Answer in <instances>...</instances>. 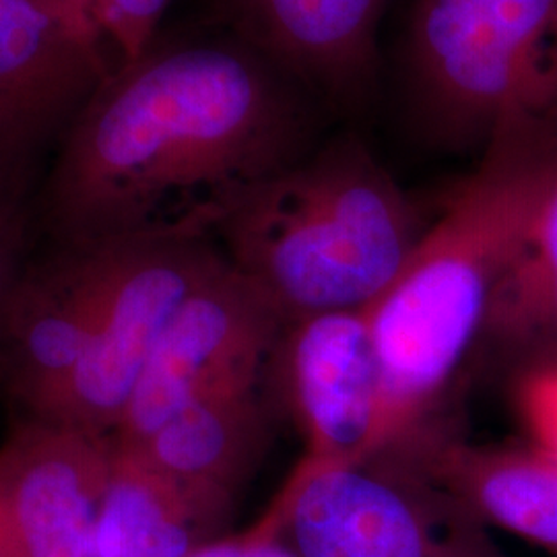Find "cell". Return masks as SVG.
Instances as JSON below:
<instances>
[{
    "instance_id": "1",
    "label": "cell",
    "mask_w": 557,
    "mask_h": 557,
    "mask_svg": "<svg viewBox=\"0 0 557 557\" xmlns=\"http://www.w3.org/2000/svg\"><path fill=\"white\" fill-rule=\"evenodd\" d=\"M322 110L221 23L178 40L158 36L69 124L34 220L48 244L213 236L248 188L317 145Z\"/></svg>"
},
{
    "instance_id": "2",
    "label": "cell",
    "mask_w": 557,
    "mask_h": 557,
    "mask_svg": "<svg viewBox=\"0 0 557 557\" xmlns=\"http://www.w3.org/2000/svg\"><path fill=\"white\" fill-rule=\"evenodd\" d=\"M557 163V133L499 131L368 310L386 391V444L432 418L478 349L492 298ZM384 444V446H386Z\"/></svg>"
},
{
    "instance_id": "3",
    "label": "cell",
    "mask_w": 557,
    "mask_h": 557,
    "mask_svg": "<svg viewBox=\"0 0 557 557\" xmlns=\"http://www.w3.org/2000/svg\"><path fill=\"white\" fill-rule=\"evenodd\" d=\"M416 202L356 135L257 182L215 227L230 264L281 320L368 310L425 232Z\"/></svg>"
},
{
    "instance_id": "4",
    "label": "cell",
    "mask_w": 557,
    "mask_h": 557,
    "mask_svg": "<svg viewBox=\"0 0 557 557\" xmlns=\"http://www.w3.org/2000/svg\"><path fill=\"white\" fill-rule=\"evenodd\" d=\"M403 73L419 131L448 151L557 133V0H416Z\"/></svg>"
},
{
    "instance_id": "5",
    "label": "cell",
    "mask_w": 557,
    "mask_h": 557,
    "mask_svg": "<svg viewBox=\"0 0 557 557\" xmlns=\"http://www.w3.org/2000/svg\"><path fill=\"white\" fill-rule=\"evenodd\" d=\"M277 498L299 557H506L483 520L386 448L341 465L301 458Z\"/></svg>"
},
{
    "instance_id": "6",
    "label": "cell",
    "mask_w": 557,
    "mask_h": 557,
    "mask_svg": "<svg viewBox=\"0 0 557 557\" xmlns=\"http://www.w3.org/2000/svg\"><path fill=\"white\" fill-rule=\"evenodd\" d=\"M227 262L211 234L119 239L98 326L46 421L112 436L182 304Z\"/></svg>"
},
{
    "instance_id": "7",
    "label": "cell",
    "mask_w": 557,
    "mask_h": 557,
    "mask_svg": "<svg viewBox=\"0 0 557 557\" xmlns=\"http://www.w3.org/2000/svg\"><path fill=\"white\" fill-rule=\"evenodd\" d=\"M283 331L275 308L227 260L163 331L112 440L137 444L197 398L267 380Z\"/></svg>"
},
{
    "instance_id": "8",
    "label": "cell",
    "mask_w": 557,
    "mask_h": 557,
    "mask_svg": "<svg viewBox=\"0 0 557 557\" xmlns=\"http://www.w3.org/2000/svg\"><path fill=\"white\" fill-rule=\"evenodd\" d=\"M110 62L32 0H0V202L34 207L41 178Z\"/></svg>"
},
{
    "instance_id": "9",
    "label": "cell",
    "mask_w": 557,
    "mask_h": 557,
    "mask_svg": "<svg viewBox=\"0 0 557 557\" xmlns=\"http://www.w3.org/2000/svg\"><path fill=\"white\" fill-rule=\"evenodd\" d=\"M267 384L304 438V460L341 465L384 448V374L366 310L287 324Z\"/></svg>"
},
{
    "instance_id": "10",
    "label": "cell",
    "mask_w": 557,
    "mask_h": 557,
    "mask_svg": "<svg viewBox=\"0 0 557 557\" xmlns=\"http://www.w3.org/2000/svg\"><path fill=\"white\" fill-rule=\"evenodd\" d=\"M119 242L48 244L0 310V384L27 418L54 407L98 326Z\"/></svg>"
},
{
    "instance_id": "11",
    "label": "cell",
    "mask_w": 557,
    "mask_h": 557,
    "mask_svg": "<svg viewBox=\"0 0 557 557\" xmlns=\"http://www.w3.org/2000/svg\"><path fill=\"white\" fill-rule=\"evenodd\" d=\"M112 436L25 418L0 446V547L9 557H101Z\"/></svg>"
},
{
    "instance_id": "12",
    "label": "cell",
    "mask_w": 557,
    "mask_h": 557,
    "mask_svg": "<svg viewBox=\"0 0 557 557\" xmlns=\"http://www.w3.org/2000/svg\"><path fill=\"white\" fill-rule=\"evenodd\" d=\"M386 0H221L220 23L308 89L326 112L358 114L379 75Z\"/></svg>"
},
{
    "instance_id": "13",
    "label": "cell",
    "mask_w": 557,
    "mask_h": 557,
    "mask_svg": "<svg viewBox=\"0 0 557 557\" xmlns=\"http://www.w3.org/2000/svg\"><path fill=\"white\" fill-rule=\"evenodd\" d=\"M499 527L557 554V462L529 442L475 444L425 419L384 446Z\"/></svg>"
},
{
    "instance_id": "14",
    "label": "cell",
    "mask_w": 557,
    "mask_h": 557,
    "mask_svg": "<svg viewBox=\"0 0 557 557\" xmlns=\"http://www.w3.org/2000/svg\"><path fill=\"white\" fill-rule=\"evenodd\" d=\"M271 416L267 380L230 386L197 398L126 448L190 490L234 504L267 450Z\"/></svg>"
},
{
    "instance_id": "15",
    "label": "cell",
    "mask_w": 557,
    "mask_h": 557,
    "mask_svg": "<svg viewBox=\"0 0 557 557\" xmlns=\"http://www.w3.org/2000/svg\"><path fill=\"white\" fill-rule=\"evenodd\" d=\"M234 504L161 473L137 450L114 442L100 510L101 557H186L223 535Z\"/></svg>"
},
{
    "instance_id": "16",
    "label": "cell",
    "mask_w": 557,
    "mask_h": 557,
    "mask_svg": "<svg viewBox=\"0 0 557 557\" xmlns=\"http://www.w3.org/2000/svg\"><path fill=\"white\" fill-rule=\"evenodd\" d=\"M478 347L515 368L557 358V163L492 298Z\"/></svg>"
},
{
    "instance_id": "17",
    "label": "cell",
    "mask_w": 557,
    "mask_h": 557,
    "mask_svg": "<svg viewBox=\"0 0 557 557\" xmlns=\"http://www.w3.org/2000/svg\"><path fill=\"white\" fill-rule=\"evenodd\" d=\"M510 398L527 442L557 462V358L515 368Z\"/></svg>"
},
{
    "instance_id": "18",
    "label": "cell",
    "mask_w": 557,
    "mask_h": 557,
    "mask_svg": "<svg viewBox=\"0 0 557 557\" xmlns=\"http://www.w3.org/2000/svg\"><path fill=\"white\" fill-rule=\"evenodd\" d=\"M174 0H96V20L112 71L124 66L160 36L163 15Z\"/></svg>"
},
{
    "instance_id": "19",
    "label": "cell",
    "mask_w": 557,
    "mask_h": 557,
    "mask_svg": "<svg viewBox=\"0 0 557 557\" xmlns=\"http://www.w3.org/2000/svg\"><path fill=\"white\" fill-rule=\"evenodd\" d=\"M34 221V207L0 202V310L20 275L25 246Z\"/></svg>"
},
{
    "instance_id": "20",
    "label": "cell",
    "mask_w": 557,
    "mask_h": 557,
    "mask_svg": "<svg viewBox=\"0 0 557 557\" xmlns=\"http://www.w3.org/2000/svg\"><path fill=\"white\" fill-rule=\"evenodd\" d=\"M248 543L244 557H299L283 537V506L277 496L267 512L246 529Z\"/></svg>"
},
{
    "instance_id": "21",
    "label": "cell",
    "mask_w": 557,
    "mask_h": 557,
    "mask_svg": "<svg viewBox=\"0 0 557 557\" xmlns=\"http://www.w3.org/2000/svg\"><path fill=\"white\" fill-rule=\"evenodd\" d=\"M32 2H36L44 11L62 21L66 27H71L77 36L89 41L106 57L100 32H98V20H96V0H32Z\"/></svg>"
},
{
    "instance_id": "22",
    "label": "cell",
    "mask_w": 557,
    "mask_h": 557,
    "mask_svg": "<svg viewBox=\"0 0 557 557\" xmlns=\"http://www.w3.org/2000/svg\"><path fill=\"white\" fill-rule=\"evenodd\" d=\"M248 543V533H234V535H220L202 543L195 552L186 557H244Z\"/></svg>"
},
{
    "instance_id": "23",
    "label": "cell",
    "mask_w": 557,
    "mask_h": 557,
    "mask_svg": "<svg viewBox=\"0 0 557 557\" xmlns=\"http://www.w3.org/2000/svg\"><path fill=\"white\" fill-rule=\"evenodd\" d=\"M0 557H9L4 554V549H2V547H0Z\"/></svg>"
}]
</instances>
